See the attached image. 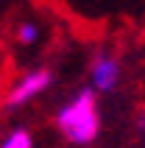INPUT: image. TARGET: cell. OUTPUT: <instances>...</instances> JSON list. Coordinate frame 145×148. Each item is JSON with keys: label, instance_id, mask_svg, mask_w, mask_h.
I'll list each match as a JSON object with an SVG mask.
<instances>
[{"label": "cell", "instance_id": "7a4b0ae2", "mask_svg": "<svg viewBox=\"0 0 145 148\" xmlns=\"http://www.w3.org/2000/svg\"><path fill=\"white\" fill-rule=\"evenodd\" d=\"M50 87V73L48 70H28L25 75H20L6 92V106H23L28 101H34L36 95Z\"/></svg>", "mask_w": 145, "mask_h": 148}, {"label": "cell", "instance_id": "277c9868", "mask_svg": "<svg viewBox=\"0 0 145 148\" xmlns=\"http://www.w3.org/2000/svg\"><path fill=\"white\" fill-rule=\"evenodd\" d=\"M0 148H34V137L25 129H14L11 134H6V140L0 143Z\"/></svg>", "mask_w": 145, "mask_h": 148}, {"label": "cell", "instance_id": "6da1fadb", "mask_svg": "<svg viewBox=\"0 0 145 148\" xmlns=\"http://www.w3.org/2000/svg\"><path fill=\"white\" fill-rule=\"evenodd\" d=\"M56 126L70 143L75 145H89L101 132V115H98V103L95 95L89 90L78 92L70 103L59 109L56 115Z\"/></svg>", "mask_w": 145, "mask_h": 148}, {"label": "cell", "instance_id": "5b68a950", "mask_svg": "<svg viewBox=\"0 0 145 148\" xmlns=\"http://www.w3.org/2000/svg\"><path fill=\"white\" fill-rule=\"evenodd\" d=\"M36 39H39V28L34 23H23L17 28V42H20V45H34Z\"/></svg>", "mask_w": 145, "mask_h": 148}, {"label": "cell", "instance_id": "3957f363", "mask_svg": "<svg viewBox=\"0 0 145 148\" xmlns=\"http://www.w3.org/2000/svg\"><path fill=\"white\" fill-rule=\"evenodd\" d=\"M120 84V62L114 56H98L92 64V87L98 92H112Z\"/></svg>", "mask_w": 145, "mask_h": 148}]
</instances>
